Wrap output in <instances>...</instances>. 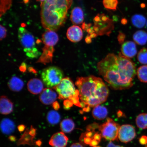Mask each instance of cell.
<instances>
[{
  "label": "cell",
  "instance_id": "1",
  "mask_svg": "<svg viewBox=\"0 0 147 147\" xmlns=\"http://www.w3.org/2000/svg\"><path fill=\"white\" fill-rule=\"evenodd\" d=\"M99 74L111 89L117 90L129 89L137 73L134 62L121 53H110L97 64Z\"/></svg>",
  "mask_w": 147,
  "mask_h": 147
},
{
  "label": "cell",
  "instance_id": "2",
  "mask_svg": "<svg viewBox=\"0 0 147 147\" xmlns=\"http://www.w3.org/2000/svg\"><path fill=\"white\" fill-rule=\"evenodd\" d=\"M75 84L80 93L82 112H88L91 108L106 102L109 94L107 86L100 78L90 75L77 78Z\"/></svg>",
  "mask_w": 147,
  "mask_h": 147
},
{
  "label": "cell",
  "instance_id": "3",
  "mask_svg": "<svg viewBox=\"0 0 147 147\" xmlns=\"http://www.w3.org/2000/svg\"><path fill=\"white\" fill-rule=\"evenodd\" d=\"M73 0H47L41 3L42 26L47 30L56 31L65 22Z\"/></svg>",
  "mask_w": 147,
  "mask_h": 147
},
{
  "label": "cell",
  "instance_id": "4",
  "mask_svg": "<svg viewBox=\"0 0 147 147\" xmlns=\"http://www.w3.org/2000/svg\"><path fill=\"white\" fill-rule=\"evenodd\" d=\"M53 89L58 94L59 98L69 101L73 105L81 108L78 90L76 89L70 78H63L60 83Z\"/></svg>",
  "mask_w": 147,
  "mask_h": 147
},
{
  "label": "cell",
  "instance_id": "5",
  "mask_svg": "<svg viewBox=\"0 0 147 147\" xmlns=\"http://www.w3.org/2000/svg\"><path fill=\"white\" fill-rule=\"evenodd\" d=\"M18 36L24 51L28 57L37 58L41 54L36 47L34 36L24 27L22 26L18 28Z\"/></svg>",
  "mask_w": 147,
  "mask_h": 147
},
{
  "label": "cell",
  "instance_id": "6",
  "mask_svg": "<svg viewBox=\"0 0 147 147\" xmlns=\"http://www.w3.org/2000/svg\"><path fill=\"white\" fill-rule=\"evenodd\" d=\"M59 39L58 35L55 31L47 30L44 33L42 40L45 46L38 62L45 63L51 61L55 51L54 46L58 43Z\"/></svg>",
  "mask_w": 147,
  "mask_h": 147
},
{
  "label": "cell",
  "instance_id": "7",
  "mask_svg": "<svg viewBox=\"0 0 147 147\" xmlns=\"http://www.w3.org/2000/svg\"><path fill=\"white\" fill-rule=\"evenodd\" d=\"M64 75L62 70L58 67L51 66L42 71L41 78L48 88H54L59 84L63 79Z\"/></svg>",
  "mask_w": 147,
  "mask_h": 147
},
{
  "label": "cell",
  "instance_id": "8",
  "mask_svg": "<svg viewBox=\"0 0 147 147\" xmlns=\"http://www.w3.org/2000/svg\"><path fill=\"white\" fill-rule=\"evenodd\" d=\"M120 126L110 118L107 119L104 123L99 126L98 129L102 136L107 140H117Z\"/></svg>",
  "mask_w": 147,
  "mask_h": 147
},
{
  "label": "cell",
  "instance_id": "9",
  "mask_svg": "<svg viewBox=\"0 0 147 147\" xmlns=\"http://www.w3.org/2000/svg\"><path fill=\"white\" fill-rule=\"evenodd\" d=\"M136 132L135 128L131 125H122L119 128L118 138L121 142L127 143L130 142L135 138Z\"/></svg>",
  "mask_w": 147,
  "mask_h": 147
},
{
  "label": "cell",
  "instance_id": "10",
  "mask_svg": "<svg viewBox=\"0 0 147 147\" xmlns=\"http://www.w3.org/2000/svg\"><path fill=\"white\" fill-rule=\"evenodd\" d=\"M57 97L56 92L50 88L44 89L40 94L39 99L41 102L45 105H49L54 103Z\"/></svg>",
  "mask_w": 147,
  "mask_h": 147
},
{
  "label": "cell",
  "instance_id": "11",
  "mask_svg": "<svg viewBox=\"0 0 147 147\" xmlns=\"http://www.w3.org/2000/svg\"><path fill=\"white\" fill-rule=\"evenodd\" d=\"M68 140V138L63 132H58L52 136L49 141V144L53 147H65Z\"/></svg>",
  "mask_w": 147,
  "mask_h": 147
},
{
  "label": "cell",
  "instance_id": "12",
  "mask_svg": "<svg viewBox=\"0 0 147 147\" xmlns=\"http://www.w3.org/2000/svg\"><path fill=\"white\" fill-rule=\"evenodd\" d=\"M121 51L123 56L128 58H133L137 54L136 45L135 42L127 41L121 46Z\"/></svg>",
  "mask_w": 147,
  "mask_h": 147
},
{
  "label": "cell",
  "instance_id": "13",
  "mask_svg": "<svg viewBox=\"0 0 147 147\" xmlns=\"http://www.w3.org/2000/svg\"><path fill=\"white\" fill-rule=\"evenodd\" d=\"M67 37L70 41L77 43L81 40L83 36V33L81 28L76 25H73L67 29Z\"/></svg>",
  "mask_w": 147,
  "mask_h": 147
},
{
  "label": "cell",
  "instance_id": "14",
  "mask_svg": "<svg viewBox=\"0 0 147 147\" xmlns=\"http://www.w3.org/2000/svg\"><path fill=\"white\" fill-rule=\"evenodd\" d=\"M27 86L28 91L34 94L41 93L44 90L43 83L38 78L31 79L28 82Z\"/></svg>",
  "mask_w": 147,
  "mask_h": 147
},
{
  "label": "cell",
  "instance_id": "15",
  "mask_svg": "<svg viewBox=\"0 0 147 147\" xmlns=\"http://www.w3.org/2000/svg\"><path fill=\"white\" fill-rule=\"evenodd\" d=\"M13 104L6 96L1 97L0 101V112L2 114L9 115L13 111Z\"/></svg>",
  "mask_w": 147,
  "mask_h": 147
},
{
  "label": "cell",
  "instance_id": "16",
  "mask_svg": "<svg viewBox=\"0 0 147 147\" xmlns=\"http://www.w3.org/2000/svg\"><path fill=\"white\" fill-rule=\"evenodd\" d=\"M71 22L74 25H80L83 22L84 16L83 11L80 7H75L71 11Z\"/></svg>",
  "mask_w": 147,
  "mask_h": 147
},
{
  "label": "cell",
  "instance_id": "17",
  "mask_svg": "<svg viewBox=\"0 0 147 147\" xmlns=\"http://www.w3.org/2000/svg\"><path fill=\"white\" fill-rule=\"evenodd\" d=\"M15 125L12 120L8 118H5L1 121V128L2 132L7 135L13 133L15 130Z\"/></svg>",
  "mask_w": 147,
  "mask_h": 147
},
{
  "label": "cell",
  "instance_id": "18",
  "mask_svg": "<svg viewBox=\"0 0 147 147\" xmlns=\"http://www.w3.org/2000/svg\"><path fill=\"white\" fill-rule=\"evenodd\" d=\"M108 114L107 109L104 106L97 105L93 108L92 115L95 119L102 120L106 119Z\"/></svg>",
  "mask_w": 147,
  "mask_h": 147
},
{
  "label": "cell",
  "instance_id": "19",
  "mask_svg": "<svg viewBox=\"0 0 147 147\" xmlns=\"http://www.w3.org/2000/svg\"><path fill=\"white\" fill-rule=\"evenodd\" d=\"M8 86L11 90L14 92H19L23 89L24 83L22 80L18 77L13 76L9 80Z\"/></svg>",
  "mask_w": 147,
  "mask_h": 147
},
{
  "label": "cell",
  "instance_id": "20",
  "mask_svg": "<svg viewBox=\"0 0 147 147\" xmlns=\"http://www.w3.org/2000/svg\"><path fill=\"white\" fill-rule=\"evenodd\" d=\"M133 38L137 45H145L147 43V32L143 30L137 31L134 34Z\"/></svg>",
  "mask_w": 147,
  "mask_h": 147
},
{
  "label": "cell",
  "instance_id": "21",
  "mask_svg": "<svg viewBox=\"0 0 147 147\" xmlns=\"http://www.w3.org/2000/svg\"><path fill=\"white\" fill-rule=\"evenodd\" d=\"M75 124L74 122L71 119H64L61 122L60 127L62 132L65 133H69L74 129Z\"/></svg>",
  "mask_w": 147,
  "mask_h": 147
},
{
  "label": "cell",
  "instance_id": "22",
  "mask_svg": "<svg viewBox=\"0 0 147 147\" xmlns=\"http://www.w3.org/2000/svg\"><path fill=\"white\" fill-rule=\"evenodd\" d=\"M131 21L134 26L138 28H142L146 23V18L141 14L134 15L131 18Z\"/></svg>",
  "mask_w": 147,
  "mask_h": 147
},
{
  "label": "cell",
  "instance_id": "23",
  "mask_svg": "<svg viewBox=\"0 0 147 147\" xmlns=\"http://www.w3.org/2000/svg\"><path fill=\"white\" fill-rule=\"evenodd\" d=\"M48 122L51 125H56L59 122L61 117L59 113L55 110H51L48 113L47 115Z\"/></svg>",
  "mask_w": 147,
  "mask_h": 147
},
{
  "label": "cell",
  "instance_id": "24",
  "mask_svg": "<svg viewBox=\"0 0 147 147\" xmlns=\"http://www.w3.org/2000/svg\"><path fill=\"white\" fill-rule=\"evenodd\" d=\"M136 122L139 128L142 129H147V113L139 114L136 119Z\"/></svg>",
  "mask_w": 147,
  "mask_h": 147
},
{
  "label": "cell",
  "instance_id": "25",
  "mask_svg": "<svg viewBox=\"0 0 147 147\" xmlns=\"http://www.w3.org/2000/svg\"><path fill=\"white\" fill-rule=\"evenodd\" d=\"M137 74L138 78L140 82L147 83V65L141 66L139 67Z\"/></svg>",
  "mask_w": 147,
  "mask_h": 147
},
{
  "label": "cell",
  "instance_id": "26",
  "mask_svg": "<svg viewBox=\"0 0 147 147\" xmlns=\"http://www.w3.org/2000/svg\"><path fill=\"white\" fill-rule=\"evenodd\" d=\"M102 3L105 8L115 11L117 9L118 1V0H103Z\"/></svg>",
  "mask_w": 147,
  "mask_h": 147
},
{
  "label": "cell",
  "instance_id": "27",
  "mask_svg": "<svg viewBox=\"0 0 147 147\" xmlns=\"http://www.w3.org/2000/svg\"><path fill=\"white\" fill-rule=\"evenodd\" d=\"M137 59L140 63L147 64V48H143L139 51L137 55Z\"/></svg>",
  "mask_w": 147,
  "mask_h": 147
},
{
  "label": "cell",
  "instance_id": "28",
  "mask_svg": "<svg viewBox=\"0 0 147 147\" xmlns=\"http://www.w3.org/2000/svg\"><path fill=\"white\" fill-rule=\"evenodd\" d=\"M12 0H1V16L10 8Z\"/></svg>",
  "mask_w": 147,
  "mask_h": 147
},
{
  "label": "cell",
  "instance_id": "29",
  "mask_svg": "<svg viewBox=\"0 0 147 147\" xmlns=\"http://www.w3.org/2000/svg\"><path fill=\"white\" fill-rule=\"evenodd\" d=\"M7 30L4 27L1 25V40H2L5 38L7 35Z\"/></svg>",
  "mask_w": 147,
  "mask_h": 147
},
{
  "label": "cell",
  "instance_id": "30",
  "mask_svg": "<svg viewBox=\"0 0 147 147\" xmlns=\"http://www.w3.org/2000/svg\"><path fill=\"white\" fill-rule=\"evenodd\" d=\"M139 142L141 145H147V136L143 135L139 139Z\"/></svg>",
  "mask_w": 147,
  "mask_h": 147
},
{
  "label": "cell",
  "instance_id": "31",
  "mask_svg": "<svg viewBox=\"0 0 147 147\" xmlns=\"http://www.w3.org/2000/svg\"><path fill=\"white\" fill-rule=\"evenodd\" d=\"M125 36L122 32H119L117 37V39H118L119 43L122 44L124 41Z\"/></svg>",
  "mask_w": 147,
  "mask_h": 147
},
{
  "label": "cell",
  "instance_id": "32",
  "mask_svg": "<svg viewBox=\"0 0 147 147\" xmlns=\"http://www.w3.org/2000/svg\"><path fill=\"white\" fill-rule=\"evenodd\" d=\"M107 147H124V146H119V145H115L114 144L110 141L107 145Z\"/></svg>",
  "mask_w": 147,
  "mask_h": 147
},
{
  "label": "cell",
  "instance_id": "33",
  "mask_svg": "<svg viewBox=\"0 0 147 147\" xmlns=\"http://www.w3.org/2000/svg\"><path fill=\"white\" fill-rule=\"evenodd\" d=\"M53 107L54 109L56 110H58L60 108L59 104L57 102H55L53 103Z\"/></svg>",
  "mask_w": 147,
  "mask_h": 147
},
{
  "label": "cell",
  "instance_id": "34",
  "mask_svg": "<svg viewBox=\"0 0 147 147\" xmlns=\"http://www.w3.org/2000/svg\"><path fill=\"white\" fill-rule=\"evenodd\" d=\"M70 147H84L82 145L78 143H73L71 145Z\"/></svg>",
  "mask_w": 147,
  "mask_h": 147
},
{
  "label": "cell",
  "instance_id": "35",
  "mask_svg": "<svg viewBox=\"0 0 147 147\" xmlns=\"http://www.w3.org/2000/svg\"><path fill=\"white\" fill-rule=\"evenodd\" d=\"M92 40L90 36H87V37L86 38V41L87 42V43H90L91 42Z\"/></svg>",
  "mask_w": 147,
  "mask_h": 147
},
{
  "label": "cell",
  "instance_id": "36",
  "mask_svg": "<svg viewBox=\"0 0 147 147\" xmlns=\"http://www.w3.org/2000/svg\"><path fill=\"white\" fill-rule=\"evenodd\" d=\"M25 126L22 125L18 127V130H19L20 131H23L24 129Z\"/></svg>",
  "mask_w": 147,
  "mask_h": 147
},
{
  "label": "cell",
  "instance_id": "37",
  "mask_svg": "<svg viewBox=\"0 0 147 147\" xmlns=\"http://www.w3.org/2000/svg\"><path fill=\"white\" fill-rule=\"evenodd\" d=\"M36 1H38L41 2V3L42 2H43L47 0H36Z\"/></svg>",
  "mask_w": 147,
  "mask_h": 147
},
{
  "label": "cell",
  "instance_id": "38",
  "mask_svg": "<svg viewBox=\"0 0 147 147\" xmlns=\"http://www.w3.org/2000/svg\"><path fill=\"white\" fill-rule=\"evenodd\" d=\"M100 147V146H94V147Z\"/></svg>",
  "mask_w": 147,
  "mask_h": 147
},
{
  "label": "cell",
  "instance_id": "39",
  "mask_svg": "<svg viewBox=\"0 0 147 147\" xmlns=\"http://www.w3.org/2000/svg\"><path fill=\"white\" fill-rule=\"evenodd\" d=\"M147 147V145H146V147Z\"/></svg>",
  "mask_w": 147,
  "mask_h": 147
},
{
  "label": "cell",
  "instance_id": "40",
  "mask_svg": "<svg viewBox=\"0 0 147 147\" xmlns=\"http://www.w3.org/2000/svg\"><path fill=\"white\" fill-rule=\"evenodd\" d=\"M146 25H147V23H146Z\"/></svg>",
  "mask_w": 147,
  "mask_h": 147
}]
</instances>
